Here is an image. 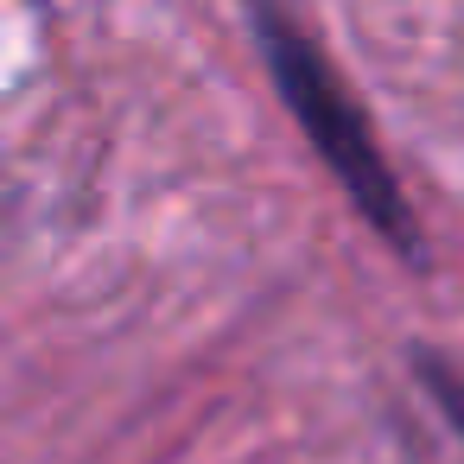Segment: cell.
I'll return each mask as SVG.
<instances>
[{"mask_svg":"<svg viewBox=\"0 0 464 464\" xmlns=\"http://www.w3.org/2000/svg\"><path fill=\"white\" fill-rule=\"evenodd\" d=\"M248 33L261 45V64L274 77L280 109L293 115V128L305 134V147L318 153V166L337 179V191L356 204V217L401 255L420 261V223L407 210V191L394 179V166L375 147V128L362 115V102L343 90V77L331 71V58L318 52V39L280 7V0H248Z\"/></svg>","mask_w":464,"mask_h":464,"instance_id":"cell-1","label":"cell"},{"mask_svg":"<svg viewBox=\"0 0 464 464\" xmlns=\"http://www.w3.org/2000/svg\"><path fill=\"white\" fill-rule=\"evenodd\" d=\"M413 382L426 388V401L439 407V420L464 439V375H458L439 350H413Z\"/></svg>","mask_w":464,"mask_h":464,"instance_id":"cell-2","label":"cell"}]
</instances>
